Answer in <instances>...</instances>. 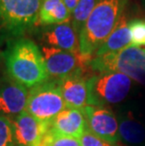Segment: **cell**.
<instances>
[{
    "mask_svg": "<svg viewBox=\"0 0 145 146\" xmlns=\"http://www.w3.org/2000/svg\"><path fill=\"white\" fill-rule=\"evenodd\" d=\"M7 74L26 88L48 81L49 74L42 50L32 40H11L4 53Z\"/></svg>",
    "mask_w": 145,
    "mask_h": 146,
    "instance_id": "1",
    "label": "cell"
},
{
    "mask_svg": "<svg viewBox=\"0 0 145 146\" xmlns=\"http://www.w3.org/2000/svg\"><path fill=\"white\" fill-rule=\"evenodd\" d=\"M128 0H97L79 32L81 55L92 58L122 16Z\"/></svg>",
    "mask_w": 145,
    "mask_h": 146,
    "instance_id": "2",
    "label": "cell"
},
{
    "mask_svg": "<svg viewBox=\"0 0 145 146\" xmlns=\"http://www.w3.org/2000/svg\"><path fill=\"white\" fill-rule=\"evenodd\" d=\"M42 0H0V35L21 38L39 24Z\"/></svg>",
    "mask_w": 145,
    "mask_h": 146,
    "instance_id": "3",
    "label": "cell"
},
{
    "mask_svg": "<svg viewBox=\"0 0 145 146\" xmlns=\"http://www.w3.org/2000/svg\"><path fill=\"white\" fill-rule=\"evenodd\" d=\"M89 67L99 74L121 73L145 85V49L130 45L122 50L93 57Z\"/></svg>",
    "mask_w": 145,
    "mask_h": 146,
    "instance_id": "4",
    "label": "cell"
},
{
    "mask_svg": "<svg viewBox=\"0 0 145 146\" xmlns=\"http://www.w3.org/2000/svg\"><path fill=\"white\" fill-rule=\"evenodd\" d=\"M89 106L104 107L122 102L132 87V79L121 73H105L87 80Z\"/></svg>",
    "mask_w": 145,
    "mask_h": 146,
    "instance_id": "5",
    "label": "cell"
},
{
    "mask_svg": "<svg viewBox=\"0 0 145 146\" xmlns=\"http://www.w3.org/2000/svg\"><path fill=\"white\" fill-rule=\"evenodd\" d=\"M64 108L66 105L57 80L39 84L28 91L26 110L42 122L50 125Z\"/></svg>",
    "mask_w": 145,
    "mask_h": 146,
    "instance_id": "6",
    "label": "cell"
},
{
    "mask_svg": "<svg viewBox=\"0 0 145 146\" xmlns=\"http://www.w3.org/2000/svg\"><path fill=\"white\" fill-rule=\"evenodd\" d=\"M42 53L49 76L56 80L75 74H83L91 60L81 53H73L47 45L42 46Z\"/></svg>",
    "mask_w": 145,
    "mask_h": 146,
    "instance_id": "7",
    "label": "cell"
},
{
    "mask_svg": "<svg viewBox=\"0 0 145 146\" xmlns=\"http://www.w3.org/2000/svg\"><path fill=\"white\" fill-rule=\"evenodd\" d=\"M82 110L89 131L111 143L117 144L120 139L119 121L111 110L97 106H87Z\"/></svg>",
    "mask_w": 145,
    "mask_h": 146,
    "instance_id": "8",
    "label": "cell"
},
{
    "mask_svg": "<svg viewBox=\"0 0 145 146\" xmlns=\"http://www.w3.org/2000/svg\"><path fill=\"white\" fill-rule=\"evenodd\" d=\"M27 96L26 87L6 74L0 79V113L11 120L14 119L26 110Z\"/></svg>",
    "mask_w": 145,
    "mask_h": 146,
    "instance_id": "9",
    "label": "cell"
},
{
    "mask_svg": "<svg viewBox=\"0 0 145 146\" xmlns=\"http://www.w3.org/2000/svg\"><path fill=\"white\" fill-rule=\"evenodd\" d=\"M14 138L18 146H40L50 125L42 122L26 110L11 119Z\"/></svg>",
    "mask_w": 145,
    "mask_h": 146,
    "instance_id": "10",
    "label": "cell"
},
{
    "mask_svg": "<svg viewBox=\"0 0 145 146\" xmlns=\"http://www.w3.org/2000/svg\"><path fill=\"white\" fill-rule=\"evenodd\" d=\"M45 45L73 53H80L79 36L71 22L45 27L42 32Z\"/></svg>",
    "mask_w": 145,
    "mask_h": 146,
    "instance_id": "11",
    "label": "cell"
},
{
    "mask_svg": "<svg viewBox=\"0 0 145 146\" xmlns=\"http://www.w3.org/2000/svg\"><path fill=\"white\" fill-rule=\"evenodd\" d=\"M87 80L82 76V74H75L57 80L66 108L82 110L89 106Z\"/></svg>",
    "mask_w": 145,
    "mask_h": 146,
    "instance_id": "12",
    "label": "cell"
},
{
    "mask_svg": "<svg viewBox=\"0 0 145 146\" xmlns=\"http://www.w3.org/2000/svg\"><path fill=\"white\" fill-rule=\"evenodd\" d=\"M87 128V121L83 110L66 108L52 121L49 129L58 135L79 139Z\"/></svg>",
    "mask_w": 145,
    "mask_h": 146,
    "instance_id": "13",
    "label": "cell"
},
{
    "mask_svg": "<svg viewBox=\"0 0 145 146\" xmlns=\"http://www.w3.org/2000/svg\"><path fill=\"white\" fill-rule=\"evenodd\" d=\"M128 23L129 22L126 16L122 14V16L121 17V19L118 22L111 34L107 37V39L104 42L103 44L98 48L93 57H100L103 55L116 53L132 45Z\"/></svg>",
    "mask_w": 145,
    "mask_h": 146,
    "instance_id": "14",
    "label": "cell"
},
{
    "mask_svg": "<svg viewBox=\"0 0 145 146\" xmlns=\"http://www.w3.org/2000/svg\"><path fill=\"white\" fill-rule=\"evenodd\" d=\"M72 13L62 0H42L39 14V25L53 26L71 22Z\"/></svg>",
    "mask_w": 145,
    "mask_h": 146,
    "instance_id": "15",
    "label": "cell"
},
{
    "mask_svg": "<svg viewBox=\"0 0 145 146\" xmlns=\"http://www.w3.org/2000/svg\"><path fill=\"white\" fill-rule=\"evenodd\" d=\"M120 137L128 143H140L145 139V129L133 116H124L119 122Z\"/></svg>",
    "mask_w": 145,
    "mask_h": 146,
    "instance_id": "16",
    "label": "cell"
},
{
    "mask_svg": "<svg viewBox=\"0 0 145 146\" xmlns=\"http://www.w3.org/2000/svg\"><path fill=\"white\" fill-rule=\"evenodd\" d=\"M96 1L97 0H80L77 6L72 12L71 23H72V26L75 30L77 32L78 36L80 30L82 29L91 11H93L95 5H96Z\"/></svg>",
    "mask_w": 145,
    "mask_h": 146,
    "instance_id": "17",
    "label": "cell"
},
{
    "mask_svg": "<svg viewBox=\"0 0 145 146\" xmlns=\"http://www.w3.org/2000/svg\"><path fill=\"white\" fill-rule=\"evenodd\" d=\"M0 146H18L11 120L3 115H0Z\"/></svg>",
    "mask_w": 145,
    "mask_h": 146,
    "instance_id": "18",
    "label": "cell"
},
{
    "mask_svg": "<svg viewBox=\"0 0 145 146\" xmlns=\"http://www.w3.org/2000/svg\"><path fill=\"white\" fill-rule=\"evenodd\" d=\"M130 31L132 45L133 46H145V20L134 19L128 23Z\"/></svg>",
    "mask_w": 145,
    "mask_h": 146,
    "instance_id": "19",
    "label": "cell"
},
{
    "mask_svg": "<svg viewBox=\"0 0 145 146\" xmlns=\"http://www.w3.org/2000/svg\"><path fill=\"white\" fill-rule=\"evenodd\" d=\"M79 141L81 146H118L117 144L111 143V142L96 136L89 131L88 128L79 139Z\"/></svg>",
    "mask_w": 145,
    "mask_h": 146,
    "instance_id": "20",
    "label": "cell"
},
{
    "mask_svg": "<svg viewBox=\"0 0 145 146\" xmlns=\"http://www.w3.org/2000/svg\"><path fill=\"white\" fill-rule=\"evenodd\" d=\"M62 1L64 2V4H65L67 9L69 10V11L72 13L73 10L75 9V7L77 6L80 0H62Z\"/></svg>",
    "mask_w": 145,
    "mask_h": 146,
    "instance_id": "21",
    "label": "cell"
},
{
    "mask_svg": "<svg viewBox=\"0 0 145 146\" xmlns=\"http://www.w3.org/2000/svg\"><path fill=\"white\" fill-rule=\"evenodd\" d=\"M7 74L6 72V66H5V60H4V55L0 52V79L2 78L5 74Z\"/></svg>",
    "mask_w": 145,
    "mask_h": 146,
    "instance_id": "22",
    "label": "cell"
},
{
    "mask_svg": "<svg viewBox=\"0 0 145 146\" xmlns=\"http://www.w3.org/2000/svg\"><path fill=\"white\" fill-rule=\"evenodd\" d=\"M141 1H142V4L145 6V0H141Z\"/></svg>",
    "mask_w": 145,
    "mask_h": 146,
    "instance_id": "23",
    "label": "cell"
}]
</instances>
